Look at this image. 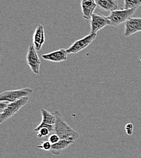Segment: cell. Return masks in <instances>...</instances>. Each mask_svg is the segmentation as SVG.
<instances>
[{"label":"cell","mask_w":141,"mask_h":158,"mask_svg":"<svg viewBox=\"0 0 141 158\" xmlns=\"http://www.w3.org/2000/svg\"><path fill=\"white\" fill-rule=\"evenodd\" d=\"M53 114L56 118L54 132L59 136L60 139L71 141L74 143L79 138V134L65 122L59 111H56Z\"/></svg>","instance_id":"6da1fadb"},{"label":"cell","mask_w":141,"mask_h":158,"mask_svg":"<svg viewBox=\"0 0 141 158\" xmlns=\"http://www.w3.org/2000/svg\"><path fill=\"white\" fill-rule=\"evenodd\" d=\"M136 9H122L111 12L110 15L107 17L110 21V26L117 27L123 23H125L129 18L131 17Z\"/></svg>","instance_id":"7a4b0ae2"},{"label":"cell","mask_w":141,"mask_h":158,"mask_svg":"<svg viewBox=\"0 0 141 158\" xmlns=\"http://www.w3.org/2000/svg\"><path fill=\"white\" fill-rule=\"evenodd\" d=\"M33 92V89L26 88L20 89L6 91L0 93V102L7 103L14 102L24 97H29Z\"/></svg>","instance_id":"3957f363"},{"label":"cell","mask_w":141,"mask_h":158,"mask_svg":"<svg viewBox=\"0 0 141 158\" xmlns=\"http://www.w3.org/2000/svg\"><path fill=\"white\" fill-rule=\"evenodd\" d=\"M29 100L28 97H24L14 102L8 103L4 111L0 114V124L12 118L21 108L24 106Z\"/></svg>","instance_id":"277c9868"},{"label":"cell","mask_w":141,"mask_h":158,"mask_svg":"<svg viewBox=\"0 0 141 158\" xmlns=\"http://www.w3.org/2000/svg\"><path fill=\"white\" fill-rule=\"evenodd\" d=\"M97 36L96 33H90L89 35L80 40H78L74 42L73 44L66 49V52L68 54H75L88 47L94 40Z\"/></svg>","instance_id":"5b68a950"},{"label":"cell","mask_w":141,"mask_h":158,"mask_svg":"<svg viewBox=\"0 0 141 158\" xmlns=\"http://www.w3.org/2000/svg\"><path fill=\"white\" fill-rule=\"evenodd\" d=\"M26 58L27 64L33 73L38 74L40 71L41 60L34 46L31 45L28 48Z\"/></svg>","instance_id":"8992f818"},{"label":"cell","mask_w":141,"mask_h":158,"mask_svg":"<svg viewBox=\"0 0 141 158\" xmlns=\"http://www.w3.org/2000/svg\"><path fill=\"white\" fill-rule=\"evenodd\" d=\"M110 21L107 18L101 15L100 14H93L90 19L91 31L90 33H96L104 28L106 26L110 25Z\"/></svg>","instance_id":"52a82bcc"},{"label":"cell","mask_w":141,"mask_h":158,"mask_svg":"<svg viewBox=\"0 0 141 158\" xmlns=\"http://www.w3.org/2000/svg\"><path fill=\"white\" fill-rule=\"evenodd\" d=\"M40 111L42 116V120L40 124L34 129V131L38 132L40 129L43 127L48 128L51 133L54 131V127L56 121L54 114L53 113H51L48 110L43 108L41 109Z\"/></svg>","instance_id":"ba28073f"},{"label":"cell","mask_w":141,"mask_h":158,"mask_svg":"<svg viewBox=\"0 0 141 158\" xmlns=\"http://www.w3.org/2000/svg\"><path fill=\"white\" fill-rule=\"evenodd\" d=\"M141 31V18L130 17L125 22L123 35L126 37Z\"/></svg>","instance_id":"9c48e42d"},{"label":"cell","mask_w":141,"mask_h":158,"mask_svg":"<svg viewBox=\"0 0 141 158\" xmlns=\"http://www.w3.org/2000/svg\"><path fill=\"white\" fill-rule=\"evenodd\" d=\"M68 54L66 52V49L61 48L48 54H43L41 56V57L42 59L46 61L55 63H60L67 60Z\"/></svg>","instance_id":"30bf717a"},{"label":"cell","mask_w":141,"mask_h":158,"mask_svg":"<svg viewBox=\"0 0 141 158\" xmlns=\"http://www.w3.org/2000/svg\"><path fill=\"white\" fill-rule=\"evenodd\" d=\"M81 6L83 18L89 20L97 6L95 0H81Z\"/></svg>","instance_id":"8fae6325"},{"label":"cell","mask_w":141,"mask_h":158,"mask_svg":"<svg viewBox=\"0 0 141 158\" xmlns=\"http://www.w3.org/2000/svg\"><path fill=\"white\" fill-rule=\"evenodd\" d=\"M45 42L44 27L42 24L37 26L33 35V44L37 51H40Z\"/></svg>","instance_id":"7c38bea8"},{"label":"cell","mask_w":141,"mask_h":158,"mask_svg":"<svg viewBox=\"0 0 141 158\" xmlns=\"http://www.w3.org/2000/svg\"><path fill=\"white\" fill-rule=\"evenodd\" d=\"M97 6L105 11H114L119 8L118 0H95Z\"/></svg>","instance_id":"4fadbf2b"},{"label":"cell","mask_w":141,"mask_h":158,"mask_svg":"<svg viewBox=\"0 0 141 158\" xmlns=\"http://www.w3.org/2000/svg\"><path fill=\"white\" fill-rule=\"evenodd\" d=\"M74 142L66 140L60 139L59 142H57L56 143L52 144L51 148L49 150V152L54 155L59 156L61 154V153L65 150L66 148H68L69 146H70L71 144H73Z\"/></svg>","instance_id":"5bb4252c"},{"label":"cell","mask_w":141,"mask_h":158,"mask_svg":"<svg viewBox=\"0 0 141 158\" xmlns=\"http://www.w3.org/2000/svg\"><path fill=\"white\" fill-rule=\"evenodd\" d=\"M141 5V0H124L123 9H137Z\"/></svg>","instance_id":"9a60e30c"},{"label":"cell","mask_w":141,"mask_h":158,"mask_svg":"<svg viewBox=\"0 0 141 158\" xmlns=\"http://www.w3.org/2000/svg\"><path fill=\"white\" fill-rule=\"evenodd\" d=\"M52 146V143L49 140H45L41 143L40 145H37V147L39 148L43 149L45 151H49Z\"/></svg>","instance_id":"2e32d148"},{"label":"cell","mask_w":141,"mask_h":158,"mask_svg":"<svg viewBox=\"0 0 141 158\" xmlns=\"http://www.w3.org/2000/svg\"><path fill=\"white\" fill-rule=\"evenodd\" d=\"M37 137L38 138H46L47 136H49V135L51 133V131H49V130L47 128H45V127H43V128H41V129L39 130V131L37 132Z\"/></svg>","instance_id":"e0dca14e"},{"label":"cell","mask_w":141,"mask_h":158,"mask_svg":"<svg viewBox=\"0 0 141 158\" xmlns=\"http://www.w3.org/2000/svg\"><path fill=\"white\" fill-rule=\"evenodd\" d=\"M133 128H134V127H133V123H128L126 124L125 127V131H126V133L128 135H129V136L132 135L133 131Z\"/></svg>","instance_id":"ac0fdd59"},{"label":"cell","mask_w":141,"mask_h":158,"mask_svg":"<svg viewBox=\"0 0 141 158\" xmlns=\"http://www.w3.org/2000/svg\"><path fill=\"white\" fill-rule=\"evenodd\" d=\"M60 140V138L59 136L54 133V134H52L48 138V140L52 143V144H54V143H57V142H59Z\"/></svg>","instance_id":"d6986e66"},{"label":"cell","mask_w":141,"mask_h":158,"mask_svg":"<svg viewBox=\"0 0 141 158\" xmlns=\"http://www.w3.org/2000/svg\"><path fill=\"white\" fill-rule=\"evenodd\" d=\"M8 103L6 102H0V114L4 111V109L7 106Z\"/></svg>","instance_id":"ffe728a7"},{"label":"cell","mask_w":141,"mask_h":158,"mask_svg":"<svg viewBox=\"0 0 141 158\" xmlns=\"http://www.w3.org/2000/svg\"><path fill=\"white\" fill-rule=\"evenodd\" d=\"M139 59H140V60H141V57H139Z\"/></svg>","instance_id":"44dd1931"}]
</instances>
